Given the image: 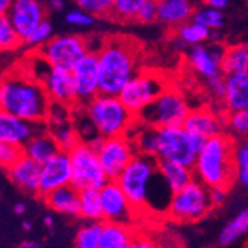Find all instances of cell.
I'll list each match as a JSON object with an SVG mask.
<instances>
[{
    "mask_svg": "<svg viewBox=\"0 0 248 248\" xmlns=\"http://www.w3.org/2000/svg\"><path fill=\"white\" fill-rule=\"evenodd\" d=\"M157 162L159 159L156 156L137 153L116 180L137 214L149 207L152 192L157 183L155 182L159 172Z\"/></svg>",
    "mask_w": 248,
    "mask_h": 248,
    "instance_id": "5b68a950",
    "label": "cell"
},
{
    "mask_svg": "<svg viewBox=\"0 0 248 248\" xmlns=\"http://www.w3.org/2000/svg\"><path fill=\"white\" fill-rule=\"evenodd\" d=\"M100 195L104 220L129 224L134 220V216H137V211L131 205L128 196L116 180H108L100 189Z\"/></svg>",
    "mask_w": 248,
    "mask_h": 248,
    "instance_id": "9a60e30c",
    "label": "cell"
},
{
    "mask_svg": "<svg viewBox=\"0 0 248 248\" xmlns=\"http://www.w3.org/2000/svg\"><path fill=\"white\" fill-rule=\"evenodd\" d=\"M65 21L69 22L70 26H75V27H89V26L94 24L95 16L79 8V9H73L70 12H67Z\"/></svg>",
    "mask_w": 248,
    "mask_h": 248,
    "instance_id": "7bdbcfd3",
    "label": "cell"
},
{
    "mask_svg": "<svg viewBox=\"0 0 248 248\" xmlns=\"http://www.w3.org/2000/svg\"><path fill=\"white\" fill-rule=\"evenodd\" d=\"M103 221H89L88 224L82 226L75 238L76 248H100Z\"/></svg>",
    "mask_w": 248,
    "mask_h": 248,
    "instance_id": "836d02e7",
    "label": "cell"
},
{
    "mask_svg": "<svg viewBox=\"0 0 248 248\" xmlns=\"http://www.w3.org/2000/svg\"><path fill=\"white\" fill-rule=\"evenodd\" d=\"M207 139L189 132L183 125L156 128V153L157 159L178 162L193 168L198 153L204 147Z\"/></svg>",
    "mask_w": 248,
    "mask_h": 248,
    "instance_id": "8992f818",
    "label": "cell"
},
{
    "mask_svg": "<svg viewBox=\"0 0 248 248\" xmlns=\"http://www.w3.org/2000/svg\"><path fill=\"white\" fill-rule=\"evenodd\" d=\"M22 43L8 14H0V51H14Z\"/></svg>",
    "mask_w": 248,
    "mask_h": 248,
    "instance_id": "e575fe53",
    "label": "cell"
},
{
    "mask_svg": "<svg viewBox=\"0 0 248 248\" xmlns=\"http://www.w3.org/2000/svg\"><path fill=\"white\" fill-rule=\"evenodd\" d=\"M245 2H248V0H245Z\"/></svg>",
    "mask_w": 248,
    "mask_h": 248,
    "instance_id": "91938a15",
    "label": "cell"
},
{
    "mask_svg": "<svg viewBox=\"0 0 248 248\" xmlns=\"http://www.w3.org/2000/svg\"><path fill=\"white\" fill-rule=\"evenodd\" d=\"M46 89L24 70H11L0 78V108L29 121L45 122L51 107Z\"/></svg>",
    "mask_w": 248,
    "mask_h": 248,
    "instance_id": "6da1fadb",
    "label": "cell"
},
{
    "mask_svg": "<svg viewBox=\"0 0 248 248\" xmlns=\"http://www.w3.org/2000/svg\"><path fill=\"white\" fill-rule=\"evenodd\" d=\"M218 39H220V30H211V33H210V40H213V43H217Z\"/></svg>",
    "mask_w": 248,
    "mask_h": 248,
    "instance_id": "db71d44e",
    "label": "cell"
},
{
    "mask_svg": "<svg viewBox=\"0 0 248 248\" xmlns=\"http://www.w3.org/2000/svg\"><path fill=\"white\" fill-rule=\"evenodd\" d=\"M78 104H85L100 93V62L98 54L89 51L72 69Z\"/></svg>",
    "mask_w": 248,
    "mask_h": 248,
    "instance_id": "4fadbf2b",
    "label": "cell"
},
{
    "mask_svg": "<svg viewBox=\"0 0 248 248\" xmlns=\"http://www.w3.org/2000/svg\"><path fill=\"white\" fill-rule=\"evenodd\" d=\"M228 190L229 189L226 187H210V201H211L213 208L224 204V199L228 196Z\"/></svg>",
    "mask_w": 248,
    "mask_h": 248,
    "instance_id": "bcb514c9",
    "label": "cell"
},
{
    "mask_svg": "<svg viewBox=\"0 0 248 248\" xmlns=\"http://www.w3.org/2000/svg\"><path fill=\"white\" fill-rule=\"evenodd\" d=\"M43 223H45V226H46L48 229H52L54 228V218L51 216H46L43 218Z\"/></svg>",
    "mask_w": 248,
    "mask_h": 248,
    "instance_id": "f5cc1de1",
    "label": "cell"
},
{
    "mask_svg": "<svg viewBox=\"0 0 248 248\" xmlns=\"http://www.w3.org/2000/svg\"><path fill=\"white\" fill-rule=\"evenodd\" d=\"M248 62V45L238 43L228 46L224 49L223 61H221V72L224 75H232L247 70Z\"/></svg>",
    "mask_w": 248,
    "mask_h": 248,
    "instance_id": "f1b7e54d",
    "label": "cell"
},
{
    "mask_svg": "<svg viewBox=\"0 0 248 248\" xmlns=\"http://www.w3.org/2000/svg\"><path fill=\"white\" fill-rule=\"evenodd\" d=\"M80 106L103 137L126 135L137 122V116L122 103L119 95L98 94Z\"/></svg>",
    "mask_w": 248,
    "mask_h": 248,
    "instance_id": "277c9868",
    "label": "cell"
},
{
    "mask_svg": "<svg viewBox=\"0 0 248 248\" xmlns=\"http://www.w3.org/2000/svg\"><path fill=\"white\" fill-rule=\"evenodd\" d=\"M247 72H248V62H247Z\"/></svg>",
    "mask_w": 248,
    "mask_h": 248,
    "instance_id": "680465c9",
    "label": "cell"
},
{
    "mask_svg": "<svg viewBox=\"0 0 248 248\" xmlns=\"http://www.w3.org/2000/svg\"><path fill=\"white\" fill-rule=\"evenodd\" d=\"M24 155L21 146L6 143V141H0V167L9 168L14 162H16L19 157Z\"/></svg>",
    "mask_w": 248,
    "mask_h": 248,
    "instance_id": "60d3db41",
    "label": "cell"
},
{
    "mask_svg": "<svg viewBox=\"0 0 248 248\" xmlns=\"http://www.w3.org/2000/svg\"><path fill=\"white\" fill-rule=\"evenodd\" d=\"M146 0H113V8H111V15L115 21L119 22H131L137 18L139 11L144 5Z\"/></svg>",
    "mask_w": 248,
    "mask_h": 248,
    "instance_id": "d590c367",
    "label": "cell"
},
{
    "mask_svg": "<svg viewBox=\"0 0 248 248\" xmlns=\"http://www.w3.org/2000/svg\"><path fill=\"white\" fill-rule=\"evenodd\" d=\"M37 52L52 67L72 70L78 61L89 52L88 39L75 34L57 36L40 46Z\"/></svg>",
    "mask_w": 248,
    "mask_h": 248,
    "instance_id": "8fae6325",
    "label": "cell"
},
{
    "mask_svg": "<svg viewBox=\"0 0 248 248\" xmlns=\"http://www.w3.org/2000/svg\"><path fill=\"white\" fill-rule=\"evenodd\" d=\"M73 178V167L70 153L65 150H60L55 156H52L48 162L42 165L40 172V186H39V195L43 198L49 192L72 185Z\"/></svg>",
    "mask_w": 248,
    "mask_h": 248,
    "instance_id": "5bb4252c",
    "label": "cell"
},
{
    "mask_svg": "<svg viewBox=\"0 0 248 248\" xmlns=\"http://www.w3.org/2000/svg\"><path fill=\"white\" fill-rule=\"evenodd\" d=\"M135 21L141 22V24H152V22L157 21V0H146Z\"/></svg>",
    "mask_w": 248,
    "mask_h": 248,
    "instance_id": "ee69618b",
    "label": "cell"
},
{
    "mask_svg": "<svg viewBox=\"0 0 248 248\" xmlns=\"http://www.w3.org/2000/svg\"><path fill=\"white\" fill-rule=\"evenodd\" d=\"M196 2H201V3H205L207 0H196Z\"/></svg>",
    "mask_w": 248,
    "mask_h": 248,
    "instance_id": "6f0895ef",
    "label": "cell"
},
{
    "mask_svg": "<svg viewBox=\"0 0 248 248\" xmlns=\"http://www.w3.org/2000/svg\"><path fill=\"white\" fill-rule=\"evenodd\" d=\"M193 21L199 22V24L208 27L210 30H220L224 26V15L220 9L213 8L205 3V6H201L195 9Z\"/></svg>",
    "mask_w": 248,
    "mask_h": 248,
    "instance_id": "74e56055",
    "label": "cell"
},
{
    "mask_svg": "<svg viewBox=\"0 0 248 248\" xmlns=\"http://www.w3.org/2000/svg\"><path fill=\"white\" fill-rule=\"evenodd\" d=\"M167 88V78L152 70H139L121 91L119 98L137 116L143 108L153 103Z\"/></svg>",
    "mask_w": 248,
    "mask_h": 248,
    "instance_id": "9c48e42d",
    "label": "cell"
},
{
    "mask_svg": "<svg viewBox=\"0 0 248 248\" xmlns=\"http://www.w3.org/2000/svg\"><path fill=\"white\" fill-rule=\"evenodd\" d=\"M69 153L73 167L72 185L76 189H101L108 182L100 164L98 153L93 146L79 141Z\"/></svg>",
    "mask_w": 248,
    "mask_h": 248,
    "instance_id": "30bf717a",
    "label": "cell"
},
{
    "mask_svg": "<svg viewBox=\"0 0 248 248\" xmlns=\"http://www.w3.org/2000/svg\"><path fill=\"white\" fill-rule=\"evenodd\" d=\"M223 106L224 111L248 110V72L226 75V94Z\"/></svg>",
    "mask_w": 248,
    "mask_h": 248,
    "instance_id": "cb8c5ba5",
    "label": "cell"
},
{
    "mask_svg": "<svg viewBox=\"0 0 248 248\" xmlns=\"http://www.w3.org/2000/svg\"><path fill=\"white\" fill-rule=\"evenodd\" d=\"M40 172H42V165L33 161L27 155H22L16 162H14L8 168L9 178L12 180V183L15 186L29 193H37V195L40 186Z\"/></svg>",
    "mask_w": 248,
    "mask_h": 248,
    "instance_id": "44dd1931",
    "label": "cell"
},
{
    "mask_svg": "<svg viewBox=\"0 0 248 248\" xmlns=\"http://www.w3.org/2000/svg\"><path fill=\"white\" fill-rule=\"evenodd\" d=\"M224 46L218 43L213 45H196V46H190L187 52V62L195 73H198L201 78L205 80L217 76L221 72V61L224 55Z\"/></svg>",
    "mask_w": 248,
    "mask_h": 248,
    "instance_id": "e0dca14e",
    "label": "cell"
},
{
    "mask_svg": "<svg viewBox=\"0 0 248 248\" xmlns=\"http://www.w3.org/2000/svg\"><path fill=\"white\" fill-rule=\"evenodd\" d=\"M48 6L52 11H61L64 8V2L62 0H48Z\"/></svg>",
    "mask_w": 248,
    "mask_h": 248,
    "instance_id": "c3c4849f",
    "label": "cell"
},
{
    "mask_svg": "<svg viewBox=\"0 0 248 248\" xmlns=\"http://www.w3.org/2000/svg\"><path fill=\"white\" fill-rule=\"evenodd\" d=\"M72 121L73 119L46 124L48 131L54 135V139L57 140L60 149L65 150V152H70L80 141L79 132H78V129L75 126V122H72Z\"/></svg>",
    "mask_w": 248,
    "mask_h": 248,
    "instance_id": "f546056e",
    "label": "cell"
},
{
    "mask_svg": "<svg viewBox=\"0 0 248 248\" xmlns=\"http://www.w3.org/2000/svg\"><path fill=\"white\" fill-rule=\"evenodd\" d=\"M43 201L55 213L80 217V193L73 185H67L49 192L43 196Z\"/></svg>",
    "mask_w": 248,
    "mask_h": 248,
    "instance_id": "603a6c76",
    "label": "cell"
},
{
    "mask_svg": "<svg viewBox=\"0 0 248 248\" xmlns=\"http://www.w3.org/2000/svg\"><path fill=\"white\" fill-rule=\"evenodd\" d=\"M46 128V122H29L0 108V141L22 147L34 134Z\"/></svg>",
    "mask_w": 248,
    "mask_h": 248,
    "instance_id": "ac0fdd59",
    "label": "cell"
},
{
    "mask_svg": "<svg viewBox=\"0 0 248 248\" xmlns=\"http://www.w3.org/2000/svg\"><path fill=\"white\" fill-rule=\"evenodd\" d=\"M75 3L95 18L110 16L111 8H113V0H75Z\"/></svg>",
    "mask_w": 248,
    "mask_h": 248,
    "instance_id": "f35d334b",
    "label": "cell"
},
{
    "mask_svg": "<svg viewBox=\"0 0 248 248\" xmlns=\"http://www.w3.org/2000/svg\"><path fill=\"white\" fill-rule=\"evenodd\" d=\"M100 93L119 95L125 85L140 70V45L126 36L104 39L98 49Z\"/></svg>",
    "mask_w": 248,
    "mask_h": 248,
    "instance_id": "7a4b0ae2",
    "label": "cell"
},
{
    "mask_svg": "<svg viewBox=\"0 0 248 248\" xmlns=\"http://www.w3.org/2000/svg\"><path fill=\"white\" fill-rule=\"evenodd\" d=\"M119 248H132V242H131V244H126V245H124V247H119Z\"/></svg>",
    "mask_w": 248,
    "mask_h": 248,
    "instance_id": "9f6ffc18",
    "label": "cell"
},
{
    "mask_svg": "<svg viewBox=\"0 0 248 248\" xmlns=\"http://www.w3.org/2000/svg\"><path fill=\"white\" fill-rule=\"evenodd\" d=\"M233 150L235 139L228 132L207 139L193 164L195 178L207 187L231 189L236 182Z\"/></svg>",
    "mask_w": 248,
    "mask_h": 248,
    "instance_id": "3957f363",
    "label": "cell"
},
{
    "mask_svg": "<svg viewBox=\"0 0 248 248\" xmlns=\"http://www.w3.org/2000/svg\"><path fill=\"white\" fill-rule=\"evenodd\" d=\"M224 124L235 140H248V110L224 111Z\"/></svg>",
    "mask_w": 248,
    "mask_h": 248,
    "instance_id": "d6a6232c",
    "label": "cell"
},
{
    "mask_svg": "<svg viewBox=\"0 0 248 248\" xmlns=\"http://www.w3.org/2000/svg\"><path fill=\"white\" fill-rule=\"evenodd\" d=\"M14 0H0V14H8Z\"/></svg>",
    "mask_w": 248,
    "mask_h": 248,
    "instance_id": "681fc988",
    "label": "cell"
},
{
    "mask_svg": "<svg viewBox=\"0 0 248 248\" xmlns=\"http://www.w3.org/2000/svg\"><path fill=\"white\" fill-rule=\"evenodd\" d=\"M183 126L193 134H198L204 139H211L216 135L226 134L224 113H218L210 107H199L189 111Z\"/></svg>",
    "mask_w": 248,
    "mask_h": 248,
    "instance_id": "ffe728a7",
    "label": "cell"
},
{
    "mask_svg": "<svg viewBox=\"0 0 248 248\" xmlns=\"http://www.w3.org/2000/svg\"><path fill=\"white\" fill-rule=\"evenodd\" d=\"M135 232L129 224L119 221H103L100 236V248H119L131 244L135 238Z\"/></svg>",
    "mask_w": 248,
    "mask_h": 248,
    "instance_id": "4316f807",
    "label": "cell"
},
{
    "mask_svg": "<svg viewBox=\"0 0 248 248\" xmlns=\"http://www.w3.org/2000/svg\"><path fill=\"white\" fill-rule=\"evenodd\" d=\"M14 213L18 214V216H22L26 213V205L24 204H21V202H18V204L14 205Z\"/></svg>",
    "mask_w": 248,
    "mask_h": 248,
    "instance_id": "816d5d0a",
    "label": "cell"
},
{
    "mask_svg": "<svg viewBox=\"0 0 248 248\" xmlns=\"http://www.w3.org/2000/svg\"><path fill=\"white\" fill-rule=\"evenodd\" d=\"M8 16L24 43L29 34L46 19V8L42 0H14L8 11Z\"/></svg>",
    "mask_w": 248,
    "mask_h": 248,
    "instance_id": "2e32d148",
    "label": "cell"
},
{
    "mask_svg": "<svg viewBox=\"0 0 248 248\" xmlns=\"http://www.w3.org/2000/svg\"><path fill=\"white\" fill-rule=\"evenodd\" d=\"M193 0H157V21L168 29H177L195 14Z\"/></svg>",
    "mask_w": 248,
    "mask_h": 248,
    "instance_id": "7402d4cb",
    "label": "cell"
},
{
    "mask_svg": "<svg viewBox=\"0 0 248 248\" xmlns=\"http://www.w3.org/2000/svg\"><path fill=\"white\" fill-rule=\"evenodd\" d=\"M97 153L108 180H118L132 157L137 155V149L128 135H115V137H104Z\"/></svg>",
    "mask_w": 248,
    "mask_h": 248,
    "instance_id": "7c38bea8",
    "label": "cell"
},
{
    "mask_svg": "<svg viewBox=\"0 0 248 248\" xmlns=\"http://www.w3.org/2000/svg\"><path fill=\"white\" fill-rule=\"evenodd\" d=\"M189 111L190 108L183 94L178 89L170 86L153 103L140 111L137 119L153 128L178 126L183 125Z\"/></svg>",
    "mask_w": 248,
    "mask_h": 248,
    "instance_id": "ba28073f",
    "label": "cell"
},
{
    "mask_svg": "<svg viewBox=\"0 0 248 248\" xmlns=\"http://www.w3.org/2000/svg\"><path fill=\"white\" fill-rule=\"evenodd\" d=\"M22 229H24L26 232H30L31 231V223L30 221H22Z\"/></svg>",
    "mask_w": 248,
    "mask_h": 248,
    "instance_id": "11a10c76",
    "label": "cell"
},
{
    "mask_svg": "<svg viewBox=\"0 0 248 248\" xmlns=\"http://www.w3.org/2000/svg\"><path fill=\"white\" fill-rule=\"evenodd\" d=\"M40 82L45 86V89H46L51 101L61 103L70 107H75L78 104L72 70L51 65Z\"/></svg>",
    "mask_w": 248,
    "mask_h": 248,
    "instance_id": "d6986e66",
    "label": "cell"
},
{
    "mask_svg": "<svg viewBox=\"0 0 248 248\" xmlns=\"http://www.w3.org/2000/svg\"><path fill=\"white\" fill-rule=\"evenodd\" d=\"M22 150H24V155L31 157L33 161L43 165L45 162H48L52 156H55L61 149L57 140L54 139V135L46 128L34 134L33 137L22 146Z\"/></svg>",
    "mask_w": 248,
    "mask_h": 248,
    "instance_id": "d4e9b609",
    "label": "cell"
},
{
    "mask_svg": "<svg viewBox=\"0 0 248 248\" xmlns=\"http://www.w3.org/2000/svg\"><path fill=\"white\" fill-rule=\"evenodd\" d=\"M205 82H207V89L210 93V97L214 101H218V103L223 104L224 94H226V75L220 73L217 76H213V78L207 79Z\"/></svg>",
    "mask_w": 248,
    "mask_h": 248,
    "instance_id": "b9f144b4",
    "label": "cell"
},
{
    "mask_svg": "<svg viewBox=\"0 0 248 248\" xmlns=\"http://www.w3.org/2000/svg\"><path fill=\"white\" fill-rule=\"evenodd\" d=\"M233 159L236 182L248 187V140H235Z\"/></svg>",
    "mask_w": 248,
    "mask_h": 248,
    "instance_id": "8d00e7d4",
    "label": "cell"
},
{
    "mask_svg": "<svg viewBox=\"0 0 248 248\" xmlns=\"http://www.w3.org/2000/svg\"><path fill=\"white\" fill-rule=\"evenodd\" d=\"M52 37L54 36H52V26H51V22L48 19H45L43 22H40V24L37 26V29H34L29 34V37L24 40V43L29 45V46H31V48H40L48 40H51Z\"/></svg>",
    "mask_w": 248,
    "mask_h": 248,
    "instance_id": "ab89813d",
    "label": "cell"
},
{
    "mask_svg": "<svg viewBox=\"0 0 248 248\" xmlns=\"http://www.w3.org/2000/svg\"><path fill=\"white\" fill-rule=\"evenodd\" d=\"M132 248H164L159 242L153 238H149L141 233H135V238L132 241Z\"/></svg>",
    "mask_w": 248,
    "mask_h": 248,
    "instance_id": "f6af8a7d",
    "label": "cell"
},
{
    "mask_svg": "<svg viewBox=\"0 0 248 248\" xmlns=\"http://www.w3.org/2000/svg\"><path fill=\"white\" fill-rule=\"evenodd\" d=\"M205 3L210 5V6H213V8H217V9L223 11L224 8H228L229 0H207Z\"/></svg>",
    "mask_w": 248,
    "mask_h": 248,
    "instance_id": "7dc6e473",
    "label": "cell"
},
{
    "mask_svg": "<svg viewBox=\"0 0 248 248\" xmlns=\"http://www.w3.org/2000/svg\"><path fill=\"white\" fill-rule=\"evenodd\" d=\"M210 33L211 30L208 27L190 19L175 29V40L178 46H182V48L196 46V45H202L208 42Z\"/></svg>",
    "mask_w": 248,
    "mask_h": 248,
    "instance_id": "83f0119b",
    "label": "cell"
},
{
    "mask_svg": "<svg viewBox=\"0 0 248 248\" xmlns=\"http://www.w3.org/2000/svg\"><path fill=\"white\" fill-rule=\"evenodd\" d=\"M18 248H42L40 244L34 242V241H24V242H21Z\"/></svg>",
    "mask_w": 248,
    "mask_h": 248,
    "instance_id": "f907efd6",
    "label": "cell"
},
{
    "mask_svg": "<svg viewBox=\"0 0 248 248\" xmlns=\"http://www.w3.org/2000/svg\"><path fill=\"white\" fill-rule=\"evenodd\" d=\"M213 210L210 201V187L199 180L172 193L167 216L177 223H193L205 217Z\"/></svg>",
    "mask_w": 248,
    "mask_h": 248,
    "instance_id": "52a82bcc",
    "label": "cell"
},
{
    "mask_svg": "<svg viewBox=\"0 0 248 248\" xmlns=\"http://www.w3.org/2000/svg\"><path fill=\"white\" fill-rule=\"evenodd\" d=\"M248 232V208L241 211L233 220H231L224 226L218 235V244L221 247H228L236 242L242 235Z\"/></svg>",
    "mask_w": 248,
    "mask_h": 248,
    "instance_id": "1f68e13d",
    "label": "cell"
},
{
    "mask_svg": "<svg viewBox=\"0 0 248 248\" xmlns=\"http://www.w3.org/2000/svg\"><path fill=\"white\" fill-rule=\"evenodd\" d=\"M157 170H159L161 175L164 177V180L167 182L172 193L183 189L185 186H187L190 182L195 180L193 168L183 165V164H178V162L159 159V162H157Z\"/></svg>",
    "mask_w": 248,
    "mask_h": 248,
    "instance_id": "484cf974",
    "label": "cell"
},
{
    "mask_svg": "<svg viewBox=\"0 0 248 248\" xmlns=\"http://www.w3.org/2000/svg\"><path fill=\"white\" fill-rule=\"evenodd\" d=\"M80 193V217L89 221H103V204L100 189H82Z\"/></svg>",
    "mask_w": 248,
    "mask_h": 248,
    "instance_id": "4dcf8cb0",
    "label": "cell"
}]
</instances>
